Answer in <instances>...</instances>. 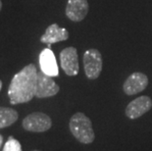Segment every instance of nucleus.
<instances>
[{"label": "nucleus", "instance_id": "f257e3e1", "mask_svg": "<svg viewBox=\"0 0 152 151\" xmlns=\"http://www.w3.org/2000/svg\"><path fill=\"white\" fill-rule=\"evenodd\" d=\"M37 73L34 64H28L13 77L8 88L11 104L27 103L34 97Z\"/></svg>", "mask_w": 152, "mask_h": 151}, {"label": "nucleus", "instance_id": "f03ea898", "mask_svg": "<svg viewBox=\"0 0 152 151\" xmlns=\"http://www.w3.org/2000/svg\"><path fill=\"white\" fill-rule=\"evenodd\" d=\"M69 128L73 136L83 144H90L95 139L91 121L82 112H77L71 117Z\"/></svg>", "mask_w": 152, "mask_h": 151}, {"label": "nucleus", "instance_id": "7ed1b4c3", "mask_svg": "<svg viewBox=\"0 0 152 151\" xmlns=\"http://www.w3.org/2000/svg\"><path fill=\"white\" fill-rule=\"evenodd\" d=\"M83 68L87 79L96 80L100 76L103 67L102 55L97 49L91 48L83 54Z\"/></svg>", "mask_w": 152, "mask_h": 151}, {"label": "nucleus", "instance_id": "20e7f679", "mask_svg": "<svg viewBox=\"0 0 152 151\" xmlns=\"http://www.w3.org/2000/svg\"><path fill=\"white\" fill-rule=\"evenodd\" d=\"M23 128L28 131L33 133H43L48 131L52 126L50 117L42 112H34L28 114L23 120Z\"/></svg>", "mask_w": 152, "mask_h": 151}, {"label": "nucleus", "instance_id": "39448f33", "mask_svg": "<svg viewBox=\"0 0 152 151\" xmlns=\"http://www.w3.org/2000/svg\"><path fill=\"white\" fill-rule=\"evenodd\" d=\"M60 64L66 75L70 77L77 76L80 70L77 48L73 46L64 48L60 52Z\"/></svg>", "mask_w": 152, "mask_h": 151}, {"label": "nucleus", "instance_id": "423d86ee", "mask_svg": "<svg viewBox=\"0 0 152 151\" xmlns=\"http://www.w3.org/2000/svg\"><path fill=\"white\" fill-rule=\"evenodd\" d=\"M60 90L59 85L54 82L52 77L45 75L42 72L37 73V88H35V97L47 98L56 95Z\"/></svg>", "mask_w": 152, "mask_h": 151}, {"label": "nucleus", "instance_id": "0eeeda50", "mask_svg": "<svg viewBox=\"0 0 152 151\" xmlns=\"http://www.w3.org/2000/svg\"><path fill=\"white\" fill-rule=\"evenodd\" d=\"M152 108V100L149 96L142 95L134 99L126 107L125 113L126 116L131 120L138 119L142 115L147 113Z\"/></svg>", "mask_w": 152, "mask_h": 151}, {"label": "nucleus", "instance_id": "6e6552de", "mask_svg": "<svg viewBox=\"0 0 152 151\" xmlns=\"http://www.w3.org/2000/svg\"><path fill=\"white\" fill-rule=\"evenodd\" d=\"M148 85V78L140 72L132 73L123 85V90L127 95H134L143 91Z\"/></svg>", "mask_w": 152, "mask_h": 151}, {"label": "nucleus", "instance_id": "1a4fd4ad", "mask_svg": "<svg viewBox=\"0 0 152 151\" xmlns=\"http://www.w3.org/2000/svg\"><path fill=\"white\" fill-rule=\"evenodd\" d=\"M89 5L87 0H68L66 16L73 22H80L87 16Z\"/></svg>", "mask_w": 152, "mask_h": 151}, {"label": "nucleus", "instance_id": "9d476101", "mask_svg": "<svg viewBox=\"0 0 152 151\" xmlns=\"http://www.w3.org/2000/svg\"><path fill=\"white\" fill-rule=\"evenodd\" d=\"M39 66L41 72L49 77H57L59 69L53 51L50 48H45L39 54Z\"/></svg>", "mask_w": 152, "mask_h": 151}, {"label": "nucleus", "instance_id": "9b49d317", "mask_svg": "<svg viewBox=\"0 0 152 151\" xmlns=\"http://www.w3.org/2000/svg\"><path fill=\"white\" fill-rule=\"evenodd\" d=\"M68 38H69V33L66 28H60L58 24H52L46 28L44 34L40 37V41L50 46L52 43L67 40Z\"/></svg>", "mask_w": 152, "mask_h": 151}, {"label": "nucleus", "instance_id": "f8f14e48", "mask_svg": "<svg viewBox=\"0 0 152 151\" xmlns=\"http://www.w3.org/2000/svg\"><path fill=\"white\" fill-rule=\"evenodd\" d=\"M18 112L12 108L0 107V128L11 126L18 120Z\"/></svg>", "mask_w": 152, "mask_h": 151}, {"label": "nucleus", "instance_id": "ddd939ff", "mask_svg": "<svg viewBox=\"0 0 152 151\" xmlns=\"http://www.w3.org/2000/svg\"><path fill=\"white\" fill-rule=\"evenodd\" d=\"M3 151H22L21 143L13 136H9L7 142L5 143Z\"/></svg>", "mask_w": 152, "mask_h": 151}, {"label": "nucleus", "instance_id": "4468645a", "mask_svg": "<svg viewBox=\"0 0 152 151\" xmlns=\"http://www.w3.org/2000/svg\"><path fill=\"white\" fill-rule=\"evenodd\" d=\"M2 142H3V136L0 134V148H1V146H2Z\"/></svg>", "mask_w": 152, "mask_h": 151}, {"label": "nucleus", "instance_id": "2eb2a0df", "mask_svg": "<svg viewBox=\"0 0 152 151\" xmlns=\"http://www.w3.org/2000/svg\"><path fill=\"white\" fill-rule=\"evenodd\" d=\"M1 8H2V1L0 0V11H1Z\"/></svg>", "mask_w": 152, "mask_h": 151}, {"label": "nucleus", "instance_id": "dca6fc26", "mask_svg": "<svg viewBox=\"0 0 152 151\" xmlns=\"http://www.w3.org/2000/svg\"><path fill=\"white\" fill-rule=\"evenodd\" d=\"M1 88H2V82L0 81V90H1Z\"/></svg>", "mask_w": 152, "mask_h": 151}, {"label": "nucleus", "instance_id": "f3484780", "mask_svg": "<svg viewBox=\"0 0 152 151\" xmlns=\"http://www.w3.org/2000/svg\"><path fill=\"white\" fill-rule=\"evenodd\" d=\"M34 151H39V150H34Z\"/></svg>", "mask_w": 152, "mask_h": 151}]
</instances>
